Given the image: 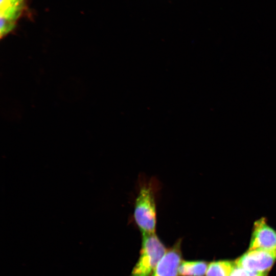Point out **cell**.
Here are the masks:
<instances>
[{
	"label": "cell",
	"mask_w": 276,
	"mask_h": 276,
	"mask_svg": "<svg viewBox=\"0 0 276 276\" xmlns=\"http://www.w3.org/2000/svg\"><path fill=\"white\" fill-rule=\"evenodd\" d=\"M208 265L203 261H183L178 269L180 276H204Z\"/></svg>",
	"instance_id": "52a82bcc"
},
{
	"label": "cell",
	"mask_w": 276,
	"mask_h": 276,
	"mask_svg": "<svg viewBox=\"0 0 276 276\" xmlns=\"http://www.w3.org/2000/svg\"><path fill=\"white\" fill-rule=\"evenodd\" d=\"M166 251L165 245L155 234H142L140 255L131 276H150Z\"/></svg>",
	"instance_id": "7a4b0ae2"
},
{
	"label": "cell",
	"mask_w": 276,
	"mask_h": 276,
	"mask_svg": "<svg viewBox=\"0 0 276 276\" xmlns=\"http://www.w3.org/2000/svg\"><path fill=\"white\" fill-rule=\"evenodd\" d=\"M235 265V262L217 261L208 265L206 276H229Z\"/></svg>",
	"instance_id": "ba28073f"
},
{
	"label": "cell",
	"mask_w": 276,
	"mask_h": 276,
	"mask_svg": "<svg viewBox=\"0 0 276 276\" xmlns=\"http://www.w3.org/2000/svg\"><path fill=\"white\" fill-rule=\"evenodd\" d=\"M133 217L142 234H155L156 226V195L159 183L155 178L140 176Z\"/></svg>",
	"instance_id": "6da1fadb"
},
{
	"label": "cell",
	"mask_w": 276,
	"mask_h": 276,
	"mask_svg": "<svg viewBox=\"0 0 276 276\" xmlns=\"http://www.w3.org/2000/svg\"><path fill=\"white\" fill-rule=\"evenodd\" d=\"M25 8V0H1V36H5L15 27Z\"/></svg>",
	"instance_id": "5b68a950"
},
{
	"label": "cell",
	"mask_w": 276,
	"mask_h": 276,
	"mask_svg": "<svg viewBox=\"0 0 276 276\" xmlns=\"http://www.w3.org/2000/svg\"><path fill=\"white\" fill-rule=\"evenodd\" d=\"M276 261V250H248L235 261L236 265L256 272L266 273Z\"/></svg>",
	"instance_id": "3957f363"
},
{
	"label": "cell",
	"mask_w": 276,
	"mask_h": 276,
	"mask_svg": "<svg viewBox=\"0 0 276 276\" xmlns=\"http://www.w3.org/2000/svg\"><path fill=\"white\" fill-rule=\"evenodd\" d=\"M181 262L180 241L179 240L166 252L151 276H178Z\"/></svg>",
	"instance_id": "8992f818"
},
{
	"label": "cell",
	"mask_w": 276,
	"mask_h": 276,
	"mask_svg": "<svg viewBox=\"0 0 276 276\" xmlns=\"http://www.w3.org/2000/svg\"><path fill=\"white\" fill-rule=\"evenodd\" d=\"M248 250H276V231L262 217L254 223Z\"/></svg>",
	"instance_id": "277c9868"
},
{
	"label": "cell",
	"mask_w": 276,
	"mask_h": 276,
	"mask_svg": "<svg viewBox=\"0 0 276 276\" xmlns=\"http://www.w3.org/2000/svg\"><path fill=\"white\" fill-rule=\"evenodd\" d=\"M229 276H266V273L251 271L236 265L235 263Z\"/></svg>",
	"instance_id": "9c48e42d"
}]
</instances>
